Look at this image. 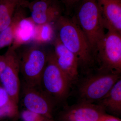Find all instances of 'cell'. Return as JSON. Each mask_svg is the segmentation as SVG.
I'll use <instances>...</instances> for the list:
<instances>
[{
    "label": "cell",
    "mask_w": 121,
    "mask_h": 121,
    "mask_svg": "<svg viewBox=\"0 0 121 121\" xmlns=\"http://www.w3.org/2000/svg\"><path fill=\"white\" fill-rule=\"evenodd\" d=\"M55 25L60 42L78 59L79 69L88 73L96 64L95 55L86 36L74 17L62 15Z\"/></svg>",
    "instance_id": "cell-1"
},
{
    "label": "cell",
    "mask_w": 121,
    "mask_h": 121,
    "mask_svg": "<svg viewBox=\"0 0 121 121\" xmlns=\"http://www.w3.org/2000/svg\"><path fill=\"white\" fill-rule=\"evenodd\" d=\"M76 22L88 39L95 58V52L105 35L101 14L96 0H80L74 8Z\"/></svg>",
    "instance_id": "cell-2"
},
{
    "label": "cell",
    "mask_w": 121,
    "mask_h": 121,
    "mask_svg": "<svg viewBox=\"0 0 121 121\" xmlns=\"http://www.w3.org/2000/svg\"><path fill=\"white\" fill-rule=\"evenodd\" d=\"M107 29L95 52L98 72L121 74V34L112 29Z\"/></svg>",
    "instance_id": "cell-3"
},
{
    "label": "cell",
    "mask_w": 121,
    "mask_h": 121,
    "mask_svg": "<svg viewBox=\"0 0 121 121\" xmlns=\"http://www.w3.org/2000/svg\"><path fill=\"white\" fill-rule=\"evenodd\" d=\"M41 84L43 86L44 92L55 102L63 101L70 93L72 83L59 67L53 52L48 54Z\"/></svg>",
    "instance_id": "cell-4"
},
{
    "label": "cell",
    "mask_w": 121,
    "mask_h": 121,
    "mask_svg": "<svg viewBox=\"0 0 121 121\" xmlns=\"http://www.w3.org/2000/svg\"><path fill=\"white\" fill-rule=\"evenodd\" d=\"M48 54L40 45L33 43L24 49L20 58V67L26 85L41 86L42 76L47 62Z\"/></svg>",
    "instance_id": "cell-5"
},
{
    "label": "cell",
    "mask_w": 121,
    "mask_h": 121,
    "mask_svg": "<svg viewBox=\"0 0 121 121\" xmlns=\"http://www.w3.org/2000/svg\"><path fill=\"white\" fill-rule=\"evenodd\" d=\"M121 74L99 72L88 76L78 89L79 102L94 103L101 100L120 79Z\"/></svg>",
    "instance_id": "cell-6"
},
{
    "label": "cell",
    "mask_w": 121,
    "mask_h": 121,
    "mask_svg": "<svg viewBox=\"0 0 121 121\" xmlns=\"http://www.w3.org/2000/svg\"><path fill=\"white\" fill-rule=\"evenodd\" d=\"M4 54L6 58V66L1 75L0 81L11 98L18 104L20 90L19 57L16 50L11 46H9Z\"/></svg>",
    "instance_id": "cell-7"
},
{
    "label": "cell",
    "mask_w": 121,
    "mask_h": 121,
    "mask_svg": "<svg viewBox=\"0 0 121 121\" xmlns=\"http://www.w3.org/2000/svg\"><path fill=\"white\" fill-rule=\"evenodd\" d=\"M20 4L29 9L30 18L36 25L55 23L62 16L63 10L59 0H36Z\"/></svg>",
    "instance_id": "cell-8"
},
{
    "label": "cell",
    "mask_w": 121,
    "mask_h": 121,
    "mask_svg": "<svg viewBox=\"0 0 121 121\" xmlns=\"http://www.w3.org/2000/svg\"><path fill=\"white\" fill-rule=\"evenodd\" d=\"M38 87L26 85L24 91V105L28 110L52 119L55 102Z\"/></svg>",
    "instance_id": "cell-9"
},
{
    "label": "cell",
    "mask_w": 121,
    "mask_h": 121,
    "mask_svg": "<svg viewBox=\"0 0 121 121\" xmlns=\"http://www.w3.org/2000/svg\"><path fill=\"white\" fill-rule=\"evenodd\" d=\"M105 114L98 104L79 102L66 107L59 117L60 121H98Z\"/></svg>",
    "instance_id": "cell-10"
},
{
    "label": "cell",
    "mask_w": 121,
    "mask_h": 121,
    "mask_svg": "<svg viewBox=\"0 0 121 121\" xmlns=\"http://www.w3.org/2000/svg\"><path fill=\"white\" fill-rule=\"evenodd\" d=\"M56 62L72 84L78 79L79 66L75 56L62 43L58 36L53 41Z\"/></svg>",
    "instance_id": "cell-11"
},
{
    "label": "cell",
    "mask_w": 121,
    "mask_h": 121,
    "mask_svg": "<svg viewBox=\"0 0 121 121\" xmlns=\"http://www.w3.org/2000/svg\"><path fill=\"white\" fill-rule=\"evenodd\" d=\"M105 29L121 34V0H96Z\"/></svg>",
    "instance_id": "cell-12"
},
{
    "label": "cell",
    "mask_w": 121,
    "mask_h": 121,
    "mask_svg": "<svg viewBox=\"0 0 121 121\" xmlns=\"http://www.w3.org/2000/svg\"><path fill=\"white\" fill-rule=\"evenodd\" d=\"M36 24L30 17L24 16L20 21L16 27L11 47L16 50L22 45L33 42Z\"/></svg>",
    "instance_id": "cell-13"
},
{
    "label": "cell",
    "mask_w": 121,
    "mask_h": 121,
    "mask_svg": "<svg viewBox=\"0 0 121 121\" xmlns=\"http://www.w3.org/2000/svg\"><path fill=\"white\" fill-rule=\"evenodd\" d=\"M105 111L114 114H120L121 112V79H119L108 94L97 102Z\"/></svg>",
    "instance_id": "cell-14"
},
{
    "label": "cell",
    "mask_w": 121,
    "mask_h": 121,
    "mask_svg": "<svg viewBox=\"0 0 121 121\" xmlns=\"http://www.w3.org/2000/svg\"><path fill=\"white\" fill-rule=\"evenodd\" d=\"M21 0H0V32L11 23Z\"/></svg>",
    "instance_id": "cell-15"
},
{
    "label": "cell",
    "mask_w": 121,
    "mask_h": 121,
    "mask_svg": "<svg viewBox=\"0 0 121 121\" xmlns=\"http://www.w3.org/2000/svg\"><path fill=\"white\" fill-rule=\"evenodd\" d=\"M18 114V104L11 98L3 87L0 86V119L15 118Z\"/></svg>",
    "instance_id": "cell-16"
},
{
    "label": "cell",
    "mask_w": 121,
    "mask_h": 121,
    "mask_svg": "<svg viewBox=\"0 0 121 121\" xmlns=\"http://www.w3.org/2000/svg\"><path fill=\"white\" fill-rule=\"evenodd\" d=\"M17 8L11 23L6 28L0 32V49L12 45L16 27L20 21L25 16L23 11Z\"/></svg>",
    "instance_id": "cell-17"
},
{
    "label": "cell",
    "mask_w": 121,
    "mask_h": 121,
    "mask_svg": "<svg viewBox=\"0 0 121 121\" xmlns=\"http://www.w3.org/2000/svg\"><path fill=\"white\" fill-rule=\"evenodd\" d=\"M55 24L48 23L36 25L35 37L33 43L41 45L53 42L55 39Z\"/></svg>",
    "instance_id": "cell-18"
},
{
    "label": "cell",
    "mask_w": 121,
    "mask_h": 121,
    "mask_svg": "<svg viewBox=\"0 0 121 121\" xmlns=\"http://www.w3.org/2000/svg\"><path fill=\"white\" fill-rule=\"evenodd\" d=\"M21 117L24 121H53L52 119L27 109L22 112Z\"/></svg>",
    "instance_id": "cell-19"
},
{
    "label": "cell",
    "mask_w": 121,
    "mask_h": 121,
    "mask_svg": "<svg viewBox=\"0 0 121 121\" xmlns=\"http://www.w3.org/2000/svg\"><path fill=\"white\" fill-rule=\"evenodd\" d=\"M63 5L68 12L73 9L76 4L80 0H59Z\"/></svg>",
    "instance_id": "cell-20"
},
{
    "label": "cell",
    "mask_w": 121,
    "mask_h": 121,
    "mask_svg": "<svg viewBox=\"0 0 121 121\" xmlns=\"http://www.w3.org/2000/svg\"><path fill=\"white\" fill-rule=\"evenodd\" d=\"M98 121H121L118 118L105 114L100 117Z\"/></svg>",
    "instance_id": "cell-21"
},
{
    "label": "cell",
    "mask_w": 121,
    "mask_h": 121,
    "mask_svg": "<svg viewBox=\"0 0 121 121\" xmlns=\"http://www.w3.org/2000/svg\"><path fill=\"white\" fill-rule=\"evenodd\" d=\"M6 64V58L5 54L1 55L0 54V77L2 72L5 67Z\"/></svg>",
    "instance_id": "cell-22"
}]
</instances>
